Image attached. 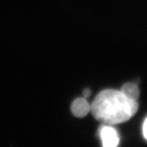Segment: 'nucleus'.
<instances>
[{
    "label": "nucleus",
    "instance_id": "1",
    "mask_svg": "<svg viewBox=\"0 0 147 147\" xmlns=\"http://www.w3.org/2000/svg\"><path fill=\"white\" fill-rule=\"evenodd\" d=\"M138 110V103L126 97L121 90L108 89L100 91L91 104L90 112L103 124L123 123Z\"/></svg>",
    "mask_w": 147,
    "mask_h": 147
},
{
    "label": "nucleus",
    "instance_id": "2",
    "mask_svg": "<svg viewBox=\"0 0 147 147\" xmlns=\"http://www.w3.org/2000/svg\"><path fill=\"white\" fill-rule=\"evenodd\" d=\"M99 136L102 142V147H117L119 144V134L113 125H101L99 128Z\"/></svg>",
    "mask_w": 147,
    "mask_h": 147
},
{
    "label": "nucleus",
    "instance_id": "3",
    "mask_svg": "<svg viewBox=\"0 0 147 147\" xmlns=\"http://www.w3.org/2000/svg\"><path fill=\"white\" fill-rule=\"evenodd\" d=\"M71 110L74 116L78 118H83L86 116L90 112L91 105L88 103L86 98H78L72 102Z\"/></svg>",
    "mask_w": 147,
    "mask_h": 147
},
{
    "label": "nucleus",
    "instance_id": "4",
    "mask_svg": "<svg viewBox=\"0 0 147 147\" xmlns=\"http://www.w3.org/2000/svg\"><path fill=\"white\" fill-rule=\"evenodd\" d=\"M120 90L129 98L138 101V98L139 97V89L137 84L133 83H127L123 85Z\"/></svg>",
    "mask_w": 147,
    "mask_h": 147
},
{
    "label": "nucleus",
    "instance_id": "5",
    "mask_svg": "<svg viewBox=\"0 0 147 147\" xmlns=\"http://www.w3.org/2000/svg\"><path fill=\"white\" fill-rule=\"evenodd\" d=\"M143 135L144 137L147 140V117L144 120V122L143 124Z\"/></svg>",
    "mask_w": 147,
    "mask_h": 147
},
{
    "label": "nucleus",
    "instance_id": "6",
    "mask_svg": "<svg viewBox=\"0 0 147 147\" xmlns=\"http://www.w3.org/2000/svg\"><path fill=\"white\" fill-rule=\"evenodd\" d=\"M90 95H91V90H90V89H85L84 90H83V97L84 98H87L88 97H90Z\"/></svg>",
    "mask_w": 147,
    "mask_h": 147
}]
</instances>
